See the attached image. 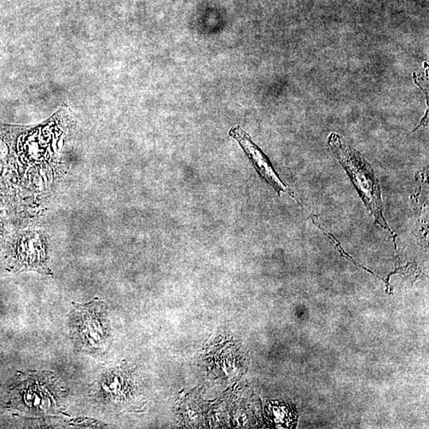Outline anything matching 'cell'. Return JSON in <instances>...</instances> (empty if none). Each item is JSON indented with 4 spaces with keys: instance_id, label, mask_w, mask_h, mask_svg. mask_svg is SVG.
Instances as JSON below:
<instances>
[{
    "instance_id": "3",
    "label": "cell",
    "mask_w": 429,
    "mask_h": 429,
    "mask_svg": "<svg viewBox=\"0 0 429 429\" xmlns=\"http://www.w3.org/2000/svg\"><path fill=\"white\" fill-rule=\"evenodd\" d=\"M107 307L95 299L76 305L71 314V333L80 350L94 352L101 349L107 337Z\"/></svg>"
},
{
    "instance_id": "1",
    "label": "cell",
    "mask_w": 429,
    "mask_h": 429,
    "mask_svg": "<svg viewBox=\"0 0 429 429\" xmlns=\"http://www.w3.org/2000/svg\"><path fill=\"white\" fill-rule=\"evenodd\" d=\"M328 143L336 158L349 175L364 204L373 214L375 222L393 233L382 214L381 191L372 168L361 154L351 147L339 135L333 133L329 136Z\"/></svg>"
},
{
    "instance_id": "2",
    "label": "cell",
    "mask_w": 429,
    "mask_h": 429,
    "mask_svg": "<svg viewBox=\"0 0 429 429\" xmlns=\"http://www.w3.org/2000/svg\"><path fill=\"white\" fill-rule=\"evenodd\" d=\"M63 386L50 372L29 373L22 377L14 389L17 408L28 413L44 414L54 411L60 403Z\"/></svg>"
},
{
    "instance_id": "4",
    "label": "cell",
    "mask_w": 429,
    "mask_h": 429,
    "mask_svg": "<svg viewBox=\"0 0 429 429\" xmlns=\"http://www.w3.org/2000/svg\"><path fill=\"white\" fill-rule=\"evenodd\" d=\"M229 135L239 143L242 150H245V152L248 156L249 159L252 161L255 170L257 171L259 175L262 177L263 181L270 185L278 195H280L282 193H286L296 200L291 189L288 188L287 185L282 181L279 175H277L275 168L272 166L268 156L255 145L247 133L243 131L241 127L235 126L231 129Z\"/></svg>"
}]
</instances>
